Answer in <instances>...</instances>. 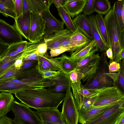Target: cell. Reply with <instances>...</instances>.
I'll use <instances>...</instances> for the list:
<instances>
[{
	"instance_id": "obj_38",
	"label": "cell",
	"mask_w": 124,
	"mask_h": 124,
	"mask_svg": "<svg viewBox=\"0 0 124 124\" xmlns=\"http://www.w3.org/2000/svg\"><path fill=\"white\" fill-rule=\"evenodd\" d=\"M38 63V61L35 60H29L23 61L22 66L18 70L21 71L36 67Z\"/></svg>"
},
{
	"instance_id": "obj_5",
	"label": "cell",
	"mask_w": 124,
	"mask_h": 124,
	"mask_svg": "<svg viewBox=\"0 0 124 124\" xmlns=\"http://www.w3.org/2000/svg\"><path fill=\"white\" fill-rule=\"evenodd\" d=\"M11 110L15 116V124H41V120L36 112L31 110L27 105L14 100Z\"/></svg>"
},
{
	"instance_id": "obj_50",
	"label": "cell",
	"mask_w": 124,
	"mask_h": 124,
	"mask_svg": "<svg viewBox=\"0 0 124 124\" xmlns=\"http://www.w3.org/2000/svg\"><path fill=\"white\" fill-rule=\"evenodd\" d=\"M38 61V65L40 69L43 71H51L50 69L44 63Z\"/></svg>"
},
{
	"instance_id": "obj_51",
	"label": "cell",
	"mask_w": 124,
	"mask_h": 124,
	"mask_svg": "<svg viewBox=\"0 0 124 124\" xmlns=\"http://www.w3.org/2000/svg\"><path fill=\"white\" fill-rule=\"evenodd\" d=\"M23 58H19L15 61L14 65L15 68L19 70L22 66L23 62Z\"/></svg>"
},
{
	"instance_id": "obj_39",
	"label": "cell",
	"mask_w": 124,
	"mask_h": 124,
	"mask_svg": "<svg viewBox=\"0 0 124 124\" xmlns=\"http://www.w3.org/2000/svg\"><path fill=\"white\" fill-rule=\"evenodd\" d=\"M82 46L79 45L75 42L70 39L64 42L60 46H61L66 47L70 48L71 49V54L77 49Z\"/></svg>"
},
{
	"instance_id": "obj_40",
	"label": "cell",
	"mask_w": 124,
	"mask_h": 124,
	"mask_svg": "<svg viewBox=\"0 0 124 124\" xmlns=\"http://www.w3.org/2000/svg\"><path fill=\"white\" fill-rule=\"evenodd\" d=\"M50 56L53 57L58 56L60 54L66 51L71 53V49L69 48L60 46L58 47L50 50Z\"/></svg>"
},
{
	"instance_id": "obj_58",
	"label": "cell",
	"mask_w": 124,
	"mask_h": 124,
	"mask_svg": "<svg viewBox=\"0 0 124 124\" xmlns=\"http://www.w3.org/2000/svg\"><path fill=\"white\" fill-rule=\"evenodd\" d=\"M124 59V50H123L122 52L120 57V60H122Z\"/></svg>"
},
{
	"instance_id": "obj_13",
	"label": "cell",
	"mask_w": 124,
	"mask_h": 124,
	"mask_svg": "<svg viewBox=\"0 0 124 124\" xmlns=\"http://www.w3.org/2000/svg\"><path fill=\"white\" fill-rule=\"evenodd\" d=\"M99 49L96 42L92 39L76 49L71 54L69 57L78 63L89 55L98 51Z\"/></svg>"
},
{
	"instance_id": "obj_26",
	"label": "cell",
	"mask_w": 124,
	"mask_h": 124,
	"mask_svg": "<svg viewBox=\"0 0 124 124\" xmlns=\"http://www.w3.org/2000/svg\"><path fill=\"white\" fill-rule=\"evenodd\" d=\"M38 61L47 66L51 71H56L61 69L59 61L50 56L47 52L43 55H38Z\"/></svg>"
},
{
	"instance_id": "obj_24",
	"label": "cell",
	"mask_w": 124,
	"mask_h": 124,
	"mask_svg": "<svg viewBox=\"0 0 124 124\" xmlns=\"http://www.w3.org/2000/svg\"><path fill=\"white\" fill-rule=\"evenodd\" d=\"M55 58L59 61L60 70L66 74H69L77 68V63L70 59L65 54H63L59 57Z\"/></svg>"
},
{
	"instance_id": "obj_47",
	"label": "cell",
	"mask_w": 124,
	"mask_h": 124,
	"mask_svg": "<svg viewBox=\"0 0 124 124\" xmlns=\"http://www.w3.org/2000/svg\"><path fill=\"white\" fill-rule=\"evenodd\" d=\"M0 124H15L13 120L4 116L0 118Z\"/></svg>"
},
{
	"instance_id": "obj_44",
	"label": "cell",
	"mask_w": 124,
	"mask_h": 124,
	"mask_svg": "<svg viewBox=\"0 0 124 124\" xmlns=\"http://www.w3.org/2000/svg\"><path fill=\"white\" fill-rule=\"evenodd\" d=\"M121 68L119 63L113 61L109 63V73L118 72Z\"/></svg>"
},
{
	"instance_id": "obj_19",
	"label": "cell",
	"mask_w": 124,
	"mask_h": 124,
	"mask_svg": "<svg viewBox=\"0 0 124 124\" xmlns=\"http://www.w3.org/2000/svg\"><path fill=\"white\" fill-rule=\"evenodd\" d=\"M87 0H65L62 6L73 19L82 12Z\"/></svg>"
},
{
	"instance_id": "obj_11",
	"label": "cell",
	"mask_w": 124,
	"mask_h": 124,
	"mask_svg": "<svg viewBox=\"0 0 124 124\" xmlns=\"http://www.w3.org/2000/svg\"><path fill=\"white\" fill-rule=\"evenodd\" d=\"M41 15L46 22L44 36H48L56 31L63 29L64 23L55 17L51 13L49 9L43 12Z\"/></svg>"
},
{
	"instance_id": "obj_17",
	"label": "cell",
	"mask_w": 124,
	"mask_h": 124,
	"mask_svg": "<svg viewBox=\"0 0 124 124\" xmlns=\"http://www.w3.org/2000/svg\"><path fill=\"white\" fill-rule=\"evenodd\" d=\"M90 26L93 39L96 42L100 52L106 51L109 48L102 39L98 30L95 15L86 16Z\"/></svg>"
},
{
	"instance_id": "obj_18",
	"label": "cell",
	"mask_w": 124,
	"mask_h": 124,
	"mask_svg": "<svg viewBox=\"0 0 124 124\" xmlns=\"http://www.w3.org/2000/svg\"><path fill=\"white\" fill-rule=\"evenodd\" d=\"M100 58L87 64L81 69L75 70L78 76V81L82 79L83 82L88 81L93 76L97 70Z\"/></svg>"
},
{
	"instance_id": "obj_10",
	"label": "cell",
	"mask_w": 124,
	"mask_h": 124,
	"mask_svg": "<svg viewBox=\"0 0 124 124\" xmlns=\"http://www.w3.org/2000/svg\"><path fill=\"white\" fill-rule=\"evenodd\" d=\"M46 21L41 14L31 12L29 41L34 43L40 41L44 35Z\"/></svg>"
},
{
	"instance_id": "obj_28",
	"label": "cell",
	"mask_w": 124,
	"mask_h": 124,
	"mask_svg": "<svg viewBox=\"0 0 124 124\" xmlns=\"http://www.w3.org/2000/svg\"><path fill=\"white\" fill-rule=\"evenodd\" d=\"M58 15L62 21L66 25L67 29L70 31L72 33L76 30L71 17L64 8L61 6L57 9Z\"/></svg>"
},
{
	"instance_id": "obj_36",
	"label": "cell",
	"mask_w": 124,
	"mask_h": 124,
	"mask_svg": "<svg viewBox=\"0 0 124 124\" xmlns=\"http://www.w3.org/2000/svg\"><path fill=\"white\" fill-rule=\"evenodd\" d=\"M97 96L96 94L87 98L82 104L78 112L79 111H85L89 109L92 106Z\"/></svg>"
},
{
	"instance_id": "obj_48",
	"label": "cell",
	"mask_w": 124,
	"mask_h": 124,
	"mask_svg": "<svg viewBox=\"0 0 124 124\" xmlns=\"http://www.w3.org/2000/svg\"><path fill=\"white\" fill-rule=\"evenodd\" d=\"M38 55L36 50L34 52L31 54L27 56L24 58L23 59V62L31 60H35L38 61Z\"/></svg>"
},
{
	"instance_id": "obj_12",
	"label": "cell",
	"mask_w": 124,
	"mask_h": 124,
	"mask_svg": "<svg viewBox=\"0 0 124 124\" xmlns=\"http://www.w3.org/2000/svg\"><path fill=\"white\" fill-rule=\"evenodd\" d=\"M72 33L70 31L66 29L56 31L48 36H44L47 50L60 47L64 42L70 39Z\"/></svg>"
},
{
	"instance_id": "obj_25",
	"label": "cell",
	"mask_w": 124,
	"mask_h": 124,
	"mask_svg": "<svg viewBox=\"0 0 124 124\" xmlns=\"http://www.w3.org/2000/svg\"><path fill=\"white\" fill-rule=\"evenodd\" d=\"M31 87H32L12 82L0 83V92H8L14 94L21 90Z\"/></svg>"
},
{
	"instance_id": "obj_59",
	"label": "cell",
	"mask_w": 124,
	"mask_h": 124,
	"mask_svg": "<svg viewBox=\"0 0 124 124\" xmlns=\"http://www.w3.org/2000/svg\"><path fill=\"white\" fill-rule=\"evenodd\" d=\"M123 61V62H124V59L123 60H122Z\"/></svg>"
},
{
	"instance_id": "obj_23",
	"label": "cell",
	"mask_w": 124,
	"mask_h": 124,
	"mask_svg": "<svg viewBox=\"0 0 124 124\" xmlns=\"http://www.w3.org/2000/svg\"><path fill=\"white\" fill-rule=\"evenodd\" d=\"M119 63L121 68L117 72L108 73L106 74L113 80V86L124 94V63L122 60L120 61Z\"/></svg>"
},
{
	"instance_id": "obj_43",
	"label": "cell",
	"mask_w": 124,
	"mask_h": 124,
	"mask_svg": "<svg viewBox=\"0 0 124 124\" xmlns=\"http://www.w3.org/2000/svg\"><path fill=\"white\" fill-rule=\"evenodd\" d=\"M47 50V44L45 40L39 45L36 52L38 55H43L46 53Z\"/></svg>"
},
{
	"instance_id": "obj_49",
	"label": "cell",
	"mask_w": 124,
	"mask_h": 124,
	"mask_svg": "<svg viewBox=\"0 0 124 124\" xmlns=\"http://www.w3.org/2000/svg\"><path fill=\"white\" fill-rule=\"evenodd\" d=\"M65 2V0H52V3L54 4V6L57 9L62 6Z\"/></svg>"
},
{
	"instance_id": "obj_33",
	"label": "cell",
	"mask_w": 124,
	"mask_h": 124,
	"mask_svg": "<svg viewBox=\"0 0 124 124\" xmlns=\"http://www.w3.org/2000/svg\"><path fill=\"white\" fill-rule=\"evenodd\" d=\"M100 57L99 54H94L89 55L77 63V67L75 70L81 69L87 64Z\"/></svg>"
},
{
	"instance_id": "obj_27",
	"label": "cell",
	"mask_w": 124,
	"mask_h": 124,
	"mask_svg": "<svg viewBox=\"0 0 124 124\" xmlns=\"http://www.w3.org/2000/svg\"><path fill=\"white\" fill-rule=\"evenodd\" d=\"M95 20L100 34L103 40L109 48L110 47L106 25L103 15L96 14Z\"/></svg>"
},
{
	"instance_id": "obj_21",
	"label": "cell",
	"mask_w": 124,
	"mask_h": 124,
	"mask_svg": "<svg viewBox=\"0 0 124 124\" xmlns=\"http://www.w3.org/2000/svg\"><path fill=\"white\" fill-rule=\"evenodd\" d=\"M72 20L76 28H78L89 39H93L90 26L86 16L81 14Z\"/></svg>"
},
{
	"instance_id": "obj_30",
	"label": "cell",
	"mask_w": 124,
	"mask_h": 124,
	"mask_svg": "<svg viewBox=\"0 0 124 124\" xmlns=\"http://www.w3.org/2000/svg\"><path fill=\"white\" fill-rule=\"evenodd\" d=\"M94 8L98 14L106 15L111 8V3L108 0H95Z\"/></svg>"
},
{
	"instance_id": "obj_56",
	"label": "cell",
	"mask_w": 124,
	"mask_h": 124,
	"mask_svg": "<svg viewBox=\"0 0 124 124\" xmlns=\"http://www.w3.org/2000/svg\"><path fill=\"white\" fill-rule=\"evenodd\" d=\"M41 124H59L49 122H44L41 121Z\"/></svg>"
},
{
	"instance_id": "obj_4",
	"label": "cell",
	"mask_w": 124,
	"mask_h": 124,
	"mask_svg": "<svg viewBox=\"0 0 124 124\" xmlns=\"http://www.w3.org/2000/svg\"><path fill=\"white\" fill-rule=\"evenodd\" d=\"M98 67L93 76L83 85L85 88L96 89L113 86L112 79L108 75L109 73V65L105 51L102 52Z\"/></svg>"
},
{
	"instance_id": "obj_45",
	"label": "cell",
	"mask_w": 124,
	"mask_h": 124,
	"mask_svg": "<svg viewBox=\"0 0 124 124\" xmlns=\"http://www.w3.org/2000/svg\"><path fill=\"white\" fill-rule=\"evenodd\" d=\"M0 2L6 8L14 11L15 0H0Z\"/></svg>"
},
{
	"instance_id": "obj_34",
	"label": "cell",
	"mask_w": 124,
	"mask_h": 124,
	"mask_svg": "<svg viewBox=\"0 0 124 124\" xmlns=\"http://www.w3.org/2000/svg\"><path fill=\"white\" fill-rule=\"evenodd\" d=\"M18 70L15 67L4 75L0 77V83L9 82L15 79Z\"/></svg>"
},
{
	"instance_id": "obj_46",
	"label": "cell",
	"mask_w": 124,
	"mask_h": 124,
	"mask_svg": "<svg viewBox=\"0 0 124 124\" xmlns=\"http://www.w3.org/2000/svg\"><path fill=\"white\" fill-rule=\"evenodd\" d=\"M69 75L71 83L74 84L78 82V76L76 70L71 71Z\"/></svg>"
},
{
	"instance_id": "obj_35",
	"label": "cell",
	"mask_w": 124,
	"mask_h": 124,
	"mask_svg": "<svg viewBox=\"0 0 124 124\" xmlns=\"http://www.w3.org/2000/svg\"><path fill=\"white\" fill-rule=\"evenodd\" d=\"M36 68L45 78L57 79L59 78V70L57 71H43L40 69L38 64Z\"/></svg>"
},
{
	"instance_id": "obj_2",
	"label": "cell",
	"mask_w": 124,
	"mask_h": 124,
	"mask_svg": "<svg viewBox=\"0 0 124 124\" xmlns=\"http://www.w3.org/2000/svg\"><path fill=\"white\" fill-rule=\"evenodd\" d=\"M104 19L110 46L113 54V59L110 62L115 61L119 63L121 61L120 57L122 51L120 46L121 30L115 14L113 6L106 15Z\"/></svg>"
},
{
	"instance_id": "obj_41",
	"label": "cell",
	"mask_w": 124,
	"mask_h": 124,
	"mask_svg": "<svg viewBox=\"0 0 124 124\" xmlns=\"http://www.w3.org/2000/svg\"><path fill=\"white\" fill-rule=\"evenodd\" d=\"M0 12L6 17L10 16L14 19L16 18L15 12L6 8L0 2Z\"/></svg>"
},
{
	"instance_id": "obj_7",
	"label": "cell",
	"mask_w": 124,
	"mask_h": 124,
	"mask_svg": "<svg viewBox=\"0 0 124 124\" xmlns=\"http://www.w3.org/2000/svg\"><path fill=\"white\" fill-rule=\"evenodd\" d=\"M71 88V86L65 93L61 113L67 124H78L79 112Z\"/></svg>"
},
{
	"instance_id": "obj_31",
	"label": "cell",
	"mask_w": 124,
	"mask_h": 124,
	"mask_svg": "<svg viewBox=\"0 0 124 124\" xmlns=\"http://www.w3.org/2000/svg\"><path fill=\"white\" fill-rule=\"evenodd\" d=\"M124 5V0H118L115 2L113 6L115 14L121 30L124 28V23L122 17V11Z\"/></svg>"
},
{
	"instance_id": "obj_15",
	"label": "cell",
	"mask_w": 124,
	"mask_h": 124,
	"mask_svg": "<svg viewBox=\"0 0 124 124\" xmlns=\"http://www.w3.org/2000/svg\"><path fill=\"white\" fill-rule=\"evenodd\" d=\"M31 11L28 10L23 12L21 16L14 19V25L23 37L28 40L31 23Z\"/></svg>"
},
{
	"instance_id": "obj_52",
	"label": "cell",
	"mask_w": 124,
	"mask_h": 124,
	"mask_svg": "<svg viewBox=\"0 0 124 124\" xmlns=\"http://www.w3.org/2000/svg\"><path fill=\"white\" fill-rule=\"evenodd\" d=\"M120 46L122 50H124V28L121 31Z\"/></svg>"
},
{
	"instance_id": "obj_14",
	"label": "cell",
	"mask_w": 124,
	"mask_h": 124,
	"mask_svg": "<svg viewBox=\"0 0 124 124\" xmlns=\"http://www.w3.org/2000/svg\"><path fill=\"white\" fill-rule=\"evenodd\" d=\"M37 110L36 113L41 121L60 124H67L61 112L57 108H46Z\"/></svg>"
},
{
	"instance_id": "obj_54",
	"label": "cell",
	"mask_w": 124,
	"mask_h": 124,
	"mask_svg": "<svg viewBox=\"0 0 124 124\" xmlns=\"http://www.w3.org/2000/svg\"><path fill=\"white\" fill-rule=\"evenodd\" d=\"M116 124H124V111L118 117Z\"/></svg>"
},
{
	"instance_id": "obj_20",
	"label": "cell",
	"mask_w": 124,
	"mask_h": 124,
	"mask_svg": "<svg viewBox=\"0 0 124 124\" xmlns=\"http://www.w3.org/2000/svg\"><path fill=\"white\" fill-rule=\"evenodd\" d=\"M59 71V78L54 85L48 87V90L58 93H66L71 86L70 82L69 74L64 73L60 70Z\"/></svg>"
},
{
	"instance_id": "obj_29",
	"label": "cell",
	"mask_w": 124,
	"mask_h": 124,
	"mask_svg": "<svg viewBox=\"0 0 124 124\" xmlns=\"http://www.w3.org/2000/svg\"><path fill=\"white\" fill-rule=\"evenodd\" d=\"M29 9L31 12L40 14L49 9L45 0H27Z\"/></svg>"
},
{
	"instance_id": "obj_32",
	"label": "cell",
	"mask_w": 124,
	"mask_h": 124,
	"mask_svg": "<svg viewBox=\"0 0 124 124\" xmlns=\"http://www.w3.org/2000/svg\"><path fill=\"white\" fill-rule=\"evenodd\" d=\"M70 39L81 46H83L91 40L89 39L78 28H76L75 31L72 33Z\"/></svg>"
},
{
	"instance_id": "obj_55",
	"label": "cell",
	"mask_w": 124,
	"mask_h": 124,
	"mask_svg": "<svg viewBox=\"0 0 124 124\" xmlns=\"http://www.w3.org/2000/svg\"><path fill=\"white\" fill-rule=\"evenodd\" d=\"M22 6L23 12L29 10L27 0H22Z\"/></svg>"
},
{
	"instance_id": "obj_6",
	"label": "cell",
	"mask_w": 124,
	"mask_h": 124,
	"mask_svg": "<svg viewBox=\"0 0 124 124\" xmlns=\"http://www.w3.org/2000/svg\"><path fill=\"white\" fill-rule=\"evenodd\" d=\"M94 89L97 92V94L93 107L124 102V94L115 86H113Z\"/></svg>"
},
{
	"instance_id": "obj_1",
	"label": "cell",
	"mask_w": 124,
	"mask_h": 124,
	"mask_svg": "<svg viewBox=\"0 0 124 124\" xmlns=\"http://www.w3.org/2000/svg\"><path fill=\"white\" fill-rule=\"evenodd\" d=\"M14 94L21 102L37 110L58 108L63 100L65 93H55L41 87L23 89Z\"/></svg>"
},
{
	"instance_id": "obj_53",
	"label": "cell",
	"mask_w": 124,
	"mask_h": 124,
	"mask_svg": "<svg viewBox=\"0 0 124 124\" xmlns=\"http://www.w3.org/2000/svg\"><path fill=\"white\" fill-rule=\"evenodd\" d=\"M106 54L108 58L110 59L109 62L110 63L112 60L113 57L112 51L111 47L109 48L106 51Z\"/></svg>"
},
{
	"instance_id": "obj_22",
	"label": "cell",
	"mask_w": 124,
	"mask_h": 124,
	"mask_svg": "<svg viewBox=\"0 0 124 124\" xmlns=\"http://www.w3.org/2000/svg\"><path fill=\"white\" fill-rule=\"evenodd\" d=\"M15 98L11 93L1 92L0 93V118L5 116L11 109Z\"/></svg>"
},
{
	"instance_id": "obj_37",
	"label": "cell",
	"mask_w": 124,
	"mask_h": 124,
	"mask_svg": "<svg viewBox=\"0 0 124 124\" xmlns=\"http://www.w3.org/2000/svg\"><path fill=\"white\" fill-rule=\"evenodd\" d=\"M95 0H87L82 12L85 16H90L94 12V5Z\"/></svg>"
},
{
	"instance_id": "obj_3",
	"label": "cell",
	"mask_w": 124,
	"mask_h": 124,
	"mask_svg": "<svg viewBox=\"0 0 124 124\" xmlns=\"http://www.w3.org/2000/svg\"><path fill=\"white\" fill-rule=\"evenodd\" d=\"M57 80L44 78L35 67L21 71L18 70L15 78L10 82L32 87L45 88L55 85Z\"/></svg>"
},
{
	"instance_id": "obj_8",
	"label": "cell",
	"mask_w": 124,
	"mask_h": 124,
	"mask_svg": "<svg viewBox=\"0 0 124 124\" xmlns=\"http://www.w3.org/2000/svg\"><path fill=\"white\" fill-rule=\"evenodd\" d=\"M22 36L14 24L0 19V43L10 45L23 41Z\"/></svg>"
},
{
	"instance_id": "obj_9",
	"label": "cell",
	"mask_w": 124,
	"mask_h": 124,
	"mask_svg": "<svg viewBox=\"0 0 124 124\" xmlns=\"http://www.w3.org/2000/svg\"><path fill=\"white\" fill-rule=\"evenodd\" d=\"M124 111V102L113 106L93 119L83 124H116Z\"/></svg>"
},
{
	"instance_id": "obj_42",
	"label": "cell",
	"mask_w": 124,
	"mask_h": 124,
	"mask_svg": "<svg viewBox=\"0 0 124 124\" xmlns=\"http://www.w3.org/2000/svg\"><path fill=\"white\" fill-rule=\"evenodd\" d=\"M14 12L16 15V18L23 14L22 0H15Z\"/></svg>"
},
{
	"instance_id": "obj_57",
	"label": "cell",
	"mask_w": 124,
	"mask_h": 124,
	"mask_svg": "<svg viewBox=\"0 0 124 124\" xmlns=\"http://www.w3.org/2000/svg\"><path fill=\"white\" fill-rule=\"evenodd\" d=\"M122 17L123 21L124 23V5L123 6L122 10Z\"/></svg>"
},
{
	"instance_id": "obj_16",
	"label": "cell",
	"mask_w": 124,
	"mask_h": 124,
	"mask_svg": "<svg viewBox=\"0 0 124 124\" xmlns=\"http://www.w3.org/2000/svg\"><path fill=\"white\" fill-rule=\"evenodd\" d=\"M119 104L121 103L111 104L98 107L92 106L88 110L79 111L78 122L83 124L92 120L101 115L111 107Z\"/></svg>"
}]
</instances>
